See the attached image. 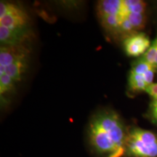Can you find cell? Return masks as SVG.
Segmentation results:
<instances>
[{"instance_id": "13", "label": "cell", "mask_w": 157, "mask_h": 157, "mask_svg": "<svg viewBox=\"0 0 157 157\" xmlns=\"http://www.w3.org/2000/svg\"><path fill=\"white\" fill-rule=\"evenodd\" d=\"M152 113V117H153V119H154L155 122L157 123V111L156 112H153Z\"/></svg>"}, {"instance_id": "9", "label": "cell", "mask_w": 157, "mask_h": 157, "mask_svg": "<svg viewBox=\"0 0 157 157\" xmlns=\"http://www.w3.org/2000/svg\"><path fill=\"white\" fill-rule=\"evenodd\" d=\"M142 58L148 63L154 66L157 71V37L151 45L148 51L143 55Z\"/></svg>"}, {"instance_id": "10", "label": "cell", "mask_w": 157, "mask_h": 157, "mask_svg": "<svg viewBox=\"0 0 157 157\" xmlns=\"http://www.w3.org/2000/svg\"><path fill=\"white\" fill-rule=\"evenodd\" d=\"M127 18L132 23L136 31L144 28L146 22V16L145 13H129L127 15Z\"/></svg>"}, {"instance_id": "7", "label": "cell", "mask_w": 157, "mask_h": 157, "mask_svg": "<svg viewBox=\"0 0 157 157\" xmlns=\"http://www.w3.org/2000/svg\"><path fill=\"white\" fill-rule=\"evenodd\" d=\"M27 58L20 60L6 67L5 73L8 75L14 82L21 81L23 74L25 73L27 68Z\"/></svg>"}, {"instance_id": "5", "label": "cell", "mask_w": 157, "mask_h": 157, "mask_svg": "<svg viewBox=\"0 0 157 157\" xmlns=\"http://www.w3.org/2000/svg\"><path fill=\"white\" fill-rule=\"evenodd\" d=\"M151 41L144 33H135L124 39V47L126 54L130 57L143 56L151 47Z\"/></svg>"}, {"instance_id": "11", "label": "cell", "mask_w": 157, "mask_h": 157, "mask_svg": "<svg viewBox=\"0 0 157 157\" xmlns=\"http://www.w3.org/2000/svg\"><path fill=\"white\" fill-rule=\"evenodd\" d=\"M15 82L6 74H0V93L1 95L14 88Z\"/></svg>"}, {"instance_id": "8", "label": "cell", "mask_w": 157, "mask_h": 157, "mask_svg": "<svg viewBox=\"0 0 157 157\" xmlns=\"http://www.w3.org/2000/svg\"><path fill=\"white\" fill-rule=\"evenodd\" d=\"M129 86L132 91H146L148 87L145 76L130 71L129 76Z\"/></svg>"}, {"instance_id": "3", "label": "cell", "mask_w": 157, "mask_h": 157, "mask_svg": "<svg viewBox=\"0 0 157 157\" xmlns=\"http://www.w3.org/2000/svg\"><path fill=\"white\" fill-rule=\"evenodd\" d=\"M28 16L24 10L15 4L1 2L0 4V26L17 30L26 25Z\"/></svg>"}, {"instance_id": "1", "label": "cell", "mask_w": 157, "mask_h": 157, "mask_svg": "<svg viewBox=\"0 0 157 157\" xmlns=\"http://www.w3.org/2000/svg\"><path fill=\"white\" fill-rule=\"evenodd\" d=\"M89 137L92 146L107 157H121L125 154L127 131L120 117L113 111H103L90 121Z\"/></svg>"}, {"instance_id": "2", "label": "cell", "mask_w": 157, "mask_h": 157, "mask_svg": "<svg viewBox=\"0 0 157 157\" xmlns=\"http://www.w3.org/2000/svg\"><path fill=\"white\" fill-rule=\"evenodd\" d=\"M125 154L131 157H157V135L139 127L127 131Z\"/></svg>"}, {"instance_id": "12", "label": "cell", "mask_w": 157, "mask_h": 157, "mask_svg": "<svg viewBox=\"0 0 157 157\" xmlns=\"http://www.w3.org/2000/svg\"><path fill=\"white\" fill-rule=\"evenodd\" d=\"M149 95L154 99H157V83H152L146 88V91Z\"/></svg>"}, {"instance_id": "6", "label": "cell", "mask_w": 157, "mask_h": 157, "mask_svg": "<svg viewBox=\"0 0 157 157\" xmlns=\"http://www.w3.org/2000/svg\"><path fill=\"white\" fill-rule=\"evenodd\" d=\"M23 38V29L12 30L6 27L0 26V41L2 45H15L21 44Z\"/></svg>"}, {"instance_id": "4", "label": "cell", "mask_w": 157, "mask_h": 157, "mask_svg": "<svg viewBox=\"0 0 157 157\" xmlns=\"http://www.w3.org/2000/svg\"><path fill=\"white\" fill-rule=\"evenodd\" d=\"M28 51L21 44L3 45L0 50V74L5 73L6 67L20 60L26 59Z\"/></svg>"}]
</instances>
